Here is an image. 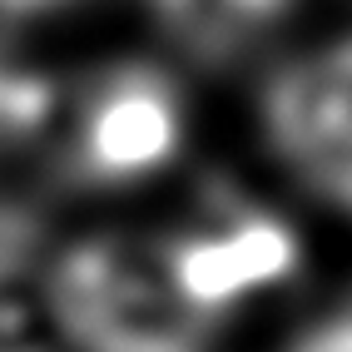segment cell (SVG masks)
<instances>
[{
    "mask_svg": "<svg viewBox=\"0 0 352 352\" xmlns=\"http://www.w3.org/2000/svg\"><path fill=\"white\" fill-rule=\"evenodd\" d=\"M253 114L273 169L318 208L352 219V30L273 65Z\"/></svg>",
    "mask_w": 352,
    "mask_h": 352,
    "instance_id": "obj_2",
    "label": "cell"
},
{
    "mask_svg": "<svg viewBox=\"0 0 352 352\" xmlns=\"http://www.w3.org/2000/svg\"><path fill=\"white\" fill-rule=\"evenodd\" d=\"M179 134H184V109L174 89L144 75H124L85 109L80 159L95 179L129 184L164 169L179 149Z\"/></svg>",
    "mask_w": 352,
    "mask_h": 352,
    "instance_id": "obj_3",
    "label": "cell"
},
{
    "mask_svg": "<svg viewBox=\"0 0 352 352\" xmlns=\"http://www.w3.org/2000/svg\"><path fill=\"white\" fill-rule=\"evenodd\" d=\"M283 352H352V308L313 318Z\"/></svg>",
    "mask_w": 352,
    "mask_h": 352,
    "instance_id": "obj_4",
    "label": "cell"
},
{
    "mask_svg": "<svg viewBox=\"0 0 352 352\" xmlns=\"http://www.w3.org/2000/svg\"><path fill=\"white\" fill-rule=\"evenodd\" d=\"M50 318L75 352H219L228 318L189 288L169 239L85 233L50 268Z\"/></svg>",
    "mask_w": 352,
    "mask_h": 352,
    "instance_id": "obj_1",
    "label": "cell"
}]
</instances>
